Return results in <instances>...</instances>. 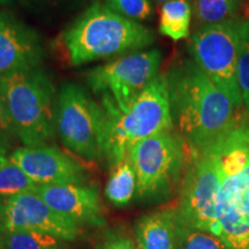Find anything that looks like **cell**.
<instances>
[{
	"label": "cell",
	"mask_w": 249,
	"mask_h": 249,
	"mask_svg": "<svg viewBox=\"0 0 249 249\" xmlns=\"http://www.w3.org/2000/svg\"><path fill=\"white\" fill-rule=\"evenodd\" d=\"M167 79L173 124L192 149L211 147L233 128L242 114H247L235 110L194 60L178 62Z\"/></svg>",
	"instance_id": "obj_1"
},
{
	"label": "cell",
	"mask_w": 249,
	"mask_h": 249,
	"mask_svg": "<svg viewBox=\"0 0 249 249\" xmlns=\"http://www.w3.org/2000/svg\"><path fill=\"white\" fill-rule=\"evenodd\" d=\"M154 40L152 30L101 1H93L64 33V45L75 66L148 48Z\"/></svg>",
	"instance_id": "obj_2"
},
{
	"label": "cell",
	"mask_w": 249,
	"mask_h": 249,
	"mask_svg": "<svg viewBox=\"0 0 249 249\" xmlns=\"http://www.w3.org/2000/svg\"><path fill=\"white\" fill-rule=\"evenodd\" d=\"M103 107L107 113L103 156L113 166L126 160L135 143L173 130L167 74H158L126 111L119 112L105 98Z\"/></svg>",
	"instance_id": "obj_3"
},
{
	"label": "cell",
	"mask_w": 249,
	"mask_h": 249,
	"mask_svg": "<svg viewBox=\"0 0 249 249\" xmlns=\"http://www.w3.org/2000/svg\"><path fill=\"white\" fill-rule=\"evenodd\" d=\"M0 92L15 134L24 147H40L53 139L57 124L55 88L42 67L0 76Z\"/></svg>",
	"instance_id": "obj_4"
},
{
	"label": "cell",
	"mask_w": 249,
	"mask_h": 249,
	"mask_svg": "<svg viewBox=\"0 0 249 249\" xmlns=\"http://www.w3.org/2000/svg\"><path fill=\"white\" fill-rule=\"evenodd\" d=\"M127 157L135 172L139 197L157 198L169 194L181 179L191 147L171 130L135 143Z\"/></svg>",
	"instance_id": "obj_5"
},
{
	"label": "cell",
	"mask_w": 249,
	"mask_h": 249,
	"mask_svg": "<svg viewBox=\"0 0 249 249\" xmlns=\"http://www.w3.org/2000/svg\"><path fill=\"white\" fill-rule=\"evenodd\" d=\"M244 23V18H235L204 26L189 42L193 60L225 93L238 112H246L236 76Z\"/></svg>",
	"instance_id": "obj_6"
},
{
	"label": "cell",
	"mask_w": 249,
	"mask_h": 249,
	"mask_svg": "<svg viewBox=\"0 0 249 249\" xmlns=\"http://www.w3.org/2000/svg\"><path fill=\"white\" fill-rule=\"evenodd\" d=\"M57 127L64 144L86 160L103 156L107 113L74 83H65L57 102Z\"/></svg>",
	"instance_id": "obj_7"
},
{
	"label": "cell",
	"mask_w": 249,
	"mask_h": 249,
	"mask_svg": "<svg viewBox=\"0 0 249 249\" xmlns=\"http://www.w3.org/2000/svg\"><path fill=\"white\" fill-rule=\"evenodd\" d=\"M220 186L217 156L211 149L195 150L183 174L177 218L186 225L216 235V202Z\"/></svg>",
	"instance_id": "obj_8"
},
{
	"label": "cell",
	"mask_w": 249,
	"mask_h": 249,
	"mask_svg": "<svg viewBox=\"0 0 249 249\" xmlns=\"http://www.w3.org/2000/svg\"><path fill=\"white\" fill-rule=\"evenodd\" d=\"M161 54L158 50L135 52L92 68L87 82L95 93H101L119 112L133 104L158 75Z\"/></svg>",
	"instance_id": "obj_9"
},
{
	"label": "cell",
	"mask_w": 249,
	"mask_h": 249,
	"mask_svg": "<svg viewBox=\"0 0 249 249\" xmlns=\"http://www.w3.org/2000/svg\"><path fill=\"white\" fill-rule=\"evenodd\" d=\"M216 235L230 249H249V160L238 172L220 174Z\"/></svg>",
	"instance_id": "obj_10"
},
{
	"label": "cell",
	"mask_w": 249,
	"mask_h": 249,
	"mask_svg": "<svg viewBox=\"0 0 249 249\" xmlns=\"http://www.w3.org/2000/svg\"><path fill=\"white\" fill-rule=\"evenodd\" d=\"M5 230L35 231L73 241L79 234V224L54 211L36 192H27L5 202Z\"/></svg>",
	"instance_id": "obj_11"
},
{
	"label": "cell",
	"mask_w": 249,
	"mask_h": 249,
	"mask_svg": "<svg viewBox=\"0 0 249 249\" xmlns=\"http://www.w3.org/2000/svg\"><path fill=\"white\" fill-rule=\"evenodd\" d=\"M8 158L39 186L86 181L82 165L55 147L18 148Z\"/></svg>",
	"instance_id": "obj_12"
},
{
	"label": "cell",
	"mask_w": 249,
	"mask_h": 249,
	"mask_svg": "<svg viewBox=\"0 0 249 249\" xmlns=\"http://www.w3.org/2000/svg\"><path fill=\"white\" fill-rule=\"evenodd\" d=\"M44 46L33 28L8 12L0 11V76L40 66Z\"/></svg>",
	"instance_id": "obj_13"
},
{
	"label": "cell",
	"mask_w": 249,
	"mask_h": 249,
	"mask_svg": "<svg viewBox=\"0 0 249 249\" xmlns=\"http://www.w3.org/2000/svg\"><path fill=\"white\" fill-rule=\"evenodd\" d=\"M54 211L77 224H105L97 188L85 183L38 186L35 191Z\"/></svg>",
	"instance_id": "obj_14"
},
{
	"label": "cell",
	"mask_w": 249,
	"mask_h": 249,
	"mask_svg": "<svg viewBox=\"0 0 249 249\" xmlns=\"http://www.w3.org/2000/svg\"><path fill=\"white\" fill-rule=\"evenodd\" d=\"M177 209H165L144 214L135 227L141 249H176Z\"/></svg>",
	"instance_id": "obj_15"
},
{
	"label": "cell",
	"mask_w": 249,
	"mask_h": 249,
	"mask_svg": "<svg viewBox=\"0 0 249 249\" xmlns=\"http://www.w3.org/2000/svg\"><path fill=\"white\" fill-rule=\"evenodd\" d=\"M192 6L188 0H172L161 4L160 13V31L173 40L189 36Z\"/></svg>",
	"instance_id": "obj_16"
},
{
	"label": "cell",
	"mask_w": 249,
	"mask_h": 249,
	"mask_svg": "<svg viewBox=\"0 0 249 249\" xmlns=\"http://www.w3.org/2000/svg\"><path fill=\"white\" fill-rule=\"evenodd\" d=\"M136 188L138 183L133 166L129 160H124L113 166L105 187V196L114 207H124L132 201Z\"/></svg>",
	"instance_id": "obj_17"
},
{
	"label": "cell",
	"mask_w": 249,
	"mask_h": 249,
	"mask_svg": "<svg viewBox=\"0 0 249 249\" xmlns=\"http://www.w3.org/2000/svg\"><path fill=\"white\" fill-rule=\"evenodd\" d=\"M241 0H194V15L204 26L238 18Z\"/></svg>",
	"instance_id": "obj_18"
},
{
	"label": "cell",
	"mask_w": 249,
	"mask_h": 249,
	"mask_svg": "<svg viewBox=\"0 0 249 249\" xmlns=\"http://www.w3.org/2000/svg\"><path fill=\"white\" fill-rule=\"evenodd\" d=\"M176 249H230L219 236L186 225L177 218Z\"/></svg>",
	"instance_id": "obj_19"
},
{
	"label": "cell",
	"mask_w": 249,
	"mask_h": 249,
	"mask_svg": "<svg viewBox=\"0 0 249 249\" xmlns=\"http://www.w3.org/2000/svg\"><path fill=\"white\" fill-rule=\"evenodd\" d=\"M38 186L9 158L0 165V196L11 197L22 193L35 192Z\"/></svg>",
	"instance_id": "obj_20"
},
{
	"label": "cell",
	"mask_w": 249,
	"mask_h": 249,
	"mask_svg": "<svg viewBox=\"0 0 249 249\" xmlns=\"http://www.w3.org/2000/svg\"><path fill=\"white\" fill-rule=\"evenodd\" d=\"M60 239L35 231L5 232L2 249H60Z\"/></svg>",
	"instance_id": "obj_21"
},
{
	"label": "cell",
	"mask_w": 249,
	"mask_h": 249,
	"mask_svg": "<svg viewBox=\"0 0 249 249\" xmlns=\"http://www.w3.org/2000/svg\"><path fill=\"white\" fill-rule=\"evenodd\" d=\"M236 76H238L245 111L249 117V20H245L244 29H242Z\"/></svg>",
	"instance_id": "obj_22"
},
{
	"label": "cell",
	"mask_w": 249,
	"mask_h": 249,
	"mask_svg": "<svg viewBox=\"0 0 249 249\" xmlns=\"http://www.w3.org/2000/svg\"><path fill=\"white\" fill-rule=\"evenodd\" d=\"M105 5L130 20H147L152 14L150 0H105Z\"/></svg>",
	"instance_id": "obj_23"
},
{
	"label": "cell",
	"mask_w": 249,
	"mask_h": 249,
	"mask_svg": "<svg viewBox=\"0 0 249 249\" xmlns=\"http://www.w3.org/2000/svg\"><path fill=\"white\" fill-rule=\"evenodd\" d=\"M15 138H18V136L15 134L14 127L11 123V119H9L4 99H2L1 92H0V144L8 149Z\"/></svg>",
	"instance_id": "obj_24"
},
{
	"label": "cell",
	"mask_w": 249,
	"mask_h": 249,
	"mask_svg": "<svg viewBox=\"0 0 249 249\" xmlns=\"http://www.w3.org/2000/svg\"><path fill=\"white\" fill-rule=\"evenodd\" d=\"M102 249H141L135 242L120 235H110L102 246Z\"/></svg>",
	"instance_id": "obj_25"
},
{
	"label": "cell",
	"mask_w": 249,
	"mask_h": 249,
	"mask_svg": "<svg viewBox=\"0 0 249 249\" xmlns=\"http://www.w3.org/2000/svg\"><path fill=\"white\" fill-rule=\"evenodd\" d=\"M5 232V203L0 198V249L4 246Z\"/></svg>",
	"instance_id": "obj_26"
},
{
	"label": "cell",
	"mask_w": 249,
	"mask_h": 249,
	"mask_svg": "<svg viewBox=\"0 0 249 249\" xmlns=\"http://www.w3.org/2000/svg\"><path fill=\"white\" fill-rule=\"evenodd\" d=\"M7 148H5L4 145L0 144V165H1L2 163H5L6 160H8L7 157H6V154H7Z\"/></svg>",
	"instance_id": "obj_27"
},
{
	"label": "cell",
	"mask_w": 249,
	"mask_h": 249,
	"mask_svg": "<svg viewBox=\"0 0 249 249\" xmlns=\"http://www.w3.org/2000/svg\"><path fill=\"white\" fill-rule=\"evenodd\" d=\"M157 2H160V4H165V2L167 1H172V0H156Z\"/></svg>",
	"instance_id": "obj_28"
},
{
	"label": "cell",
	"mask_w": 249,
	"mask_h": 249,
	"mask_svg": "<svg viewBox=\"0 0 249 249\" xmlns=\"http://www.w3.org/2000/svg\"><path fill=\"white\" fill-rule=\"evenodd\" d=\"M95 249H102V247H101V246H99V247H96Z\"/></svg>",
	"instance_id": "obj_29"
}]
</instances>
